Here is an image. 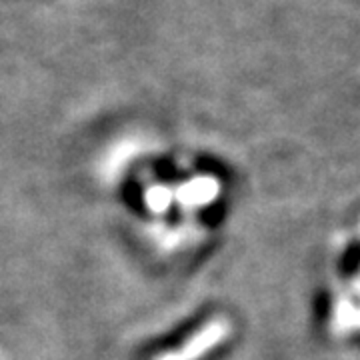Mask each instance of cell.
<instances>
[{"label": "cell", "mask_w": 360, "mask_h": 360, "mask_svg": "<svg viewBox=\"0 0 360 360\" xmlns=\"http://www.w3.org/2000/svg\"><path fill=\"white\" fill-rule=\"evenodd\" d=\"M226 335H229V324L219 319V321L206 324L205 328L198 330L182 348L172 350V352H168V354L156 360H198L210 348L217 347Z\"/></svg>", "instance_id": "1"}, {"label": "cell", "mask_w": 360, "mask_h": 360, "mask_svg": "<svg viewBox=\"0 0 360 360\" xmlns=\"http://www.w3.org/2000/svg\"><path fill=\"white\" fill-rule=\"evenodd\" d=\"M170 200H172V194L168 193L167 188H160V186H155L146 193V205L150 206L155 212L167 210Z\"/></svg>", "instance_id": "3"}, {"label": "cell", "mask_w": 360, "mask_h": 360, "mask_svg": "<svg viewBox=\"0 0 360 360\" xmlns=\"http://www.w3.org/2000/svg\"><path fill=\"white\" fill-rule=\"evenodd\" d=\"M219 194V182L210 176H198L176 191V200L184 206H202L212 202Z\"/></svg>", "instance_id": "2"}]
</instances>
